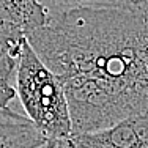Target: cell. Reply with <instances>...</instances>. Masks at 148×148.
<instances>
[{
  "instance_id": "7",
  "label": "cell",
  "mask_w": 148,
  "mask_h": 148,
  "mask_svg": "<svg viewBox=\"0 0 148 148\" xmlns=\"http://www.w3.org/2000/svg\"><path fill=\"white\" fill-rule=\"evenodd\" d=\"M46 140L47 139L38 131L36 126L29 121L17 131L0 137V148H36Z\"/></svg>"
},
{
  "instance_id": "6",
  "label": "cell",
  "mask_w": 148,
  "mask_h": 148,
  "mask_svg": "<svg viewBox=\"0 0 148 148\" xmlns=\"http://www.w3.org/2000/svg\"><path fill=\"white\" fill-rule=\"evenodd\" d=\"M47 13H58L73 8H125L148 3V0H40Z\"/></svg>"
},
{
  "instance_id": "3",
  "label": "cell",
  "mask_w": 148,
  "mask_h": 148,
  "mask_svg": "<svg viewBox=\"0 0 148 148\" xmlns=\"http://www.w3.org/2000/svg\"><path fill=\"white\" fill-rule=\"evenodd\" d=\"M25 41L22 29L0 22V109H11L17 98L16 76Z\"/></svg>"
},
{
  "instance_id": "4",
  "label": "cell",
  "mask_w": 148,
  "mask_h": 148,
  "mask_svg": "<svg viewBox=\"0 0 148 148\" xmlns=\"http://www.w3.org/2000/svg\"><path fill=\"white\" fill-rule=\"evenodd\" d=\"M63 148H148V142L137 134L131 117L101 131L71 134L62 139Z\"/></svg>"
},
{
  "instance_id": "8",
  "label": "cell",
  "mask_w": 148,
  "mask_h": 148,
  "mask_svg": "<svg viewBox=\"0 0 148 148\" xmlns=\"http://www.w3.org/2000/svg\"><path fill=\"white\" fill-rule=\"evenodd\" d=\"M36 148H63V143H62V139H57V140H46L44 143H41L40 147Z\"/></svg>"
},
{
  "instance_id": "2",
  "label": "cell",
  "mask_w": 148,
  "mask_h": 148,
  "mask_svg": "<svg viewBox=\"0 0 148 148\" xmlns=\"http://www.w3.org/2000/svg\"><path fill=\"white\" fill-rule=\"evenodd\" d=\"M16 91L24 115L47 140L71 136V117L65 90L29 41L24 43L16 76Z\"/></svg>"
},
{
  "instance_id": "1",
  "label": "cell",
  "mask_w": 148,
  "mask_h": 148,
  "mask_svg": "<svg viewBox=\"0 0 148 148\" xmlns=\"http://www.w3.org/2000/svg\"><path fill=\"white\" fill-rule=\"evenodd\" d=\"M25 38L63 88L95 87L128 117L148 114V3L49 13Z\"/></svg>"
},
{
  "instance_id": "5",
  "label": "cell",
  "mask_w": 148,
  "mask_h": 148,
  "mask_svg": "<svg viewBox=\"0 0 148 148\" xmlns=\"http://www.w3.org/2000/svg\"><path fill=\"white\" fill-rule=\"evenodd\" d=\"M47 17L40 0H0V22L19 27L24 33L46 25Z\"/></svg>"
}]
</instances>
